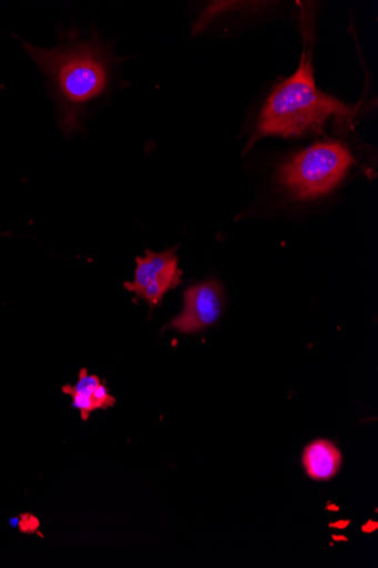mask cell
Wrapping results in <instances>:
<instances>
[{
	"instance_id": "cell-3",
	"label": "cell",
	"mask_w": 378,
	"mask_h": 568,
	"mask_svg": "<svg viewBox=\"0 0 378 568\" xmlns=\"http://www.w3.org/2000/svg\"><path fill=\"white\" fill-rule=\"evenodd\" d=\"M355 163L350 150L340 142L316 143L297 153L278 173L292 196L310 200L333 191Z\"/></svg>"
},
{
	"instance_id": "cell-8",
	"label": "cell",
	"mask_w": 378,
	"mask_h": 568,
	"mask_svg": "<svg viewBox=\"0 0 378 568\" xmlns=\"http://www.w3.org/2000/svg\"><path fill=\"white\" fill-rule=\"evenodd\" d=\"M22 532H34L38 529L39 523L31 515H22L19 523Z\"/></svg>"
},
{
	"instance_id": "cell-4",
	"label": "cell",
	"mask_w": 378,
	"mask_h": 568,
	"mask_svg": "<svg viewBox=\"0 0 378 568\" xmlns=\"http://www.w3.org/2000/svg\"><path fill=\"white\" fill-rule=\"evenodd\" d=\"M183 284L177 247L162 252L145 250L144 256L136 257L135 278L124 287L145 301L151 312L161 305L165 295Z\"/></svg>"
},
{
	"instance_id": "cell-1",
	"label": "cell",
	"mask_w": 378,
	"mask_h": 568,
	"mask_svg": "<svg viewBox=\"0 0 378 568\" xmlns=\"http://www.w3.org/2000/svg\"><path fill=\"white\" fill-rule=\"evenodd\" d=\"M65 36V40L55 48L23 44L55 92L61 130L65 135H72L83 131L84 116L91 103L110 89L115 58L110 45L103 44L96 32L84 36L70 30Z\"/></svg>"
},
{
	"instance_id": "cell-6",
	"label": "cell",
	"mask_w": 378,
	"mask_h": 568,
	"mask_svg": "<svg viewBox=\"0 0 378 568\" xmlns=\"http://www.w3.org/2000/svg\"><path fill=\"white\" fill-rule=\"evenodd\" d=\"M62 390L72 397V406L80 410L83 422H88L93 412L108 409L116 404V398L108 389L105 382L90 375L88 369L80 371L76 385H65Z\"/></svg>"
},
{
	"instance_id": "cell-7",
	"label": "cell",
	"mask_w": 378,
	"mask_h": 568,
	"mask_svg": "<svg viewBox=\"0 0 378 568\" xmlns=\"http://www.w3.org/2000/svg\"><path fill=\"white\" fill-rule=\"evenodd\" d=\"M340 449L328 439H316L306 446L302 462L307 476L315 481L334 479L343 467Z\"/></svg>"
},
{
	"instance_id": "cell-9",
	"label": "cell",
	"mask_w": 378,
	"mask_h": 568,
	"mask_svg": "<svg viewBox=\"0 0 378 568\" xmlns=\"http://www.w3.org/2000/svg\"><path fill=\"white\" fill-rule=\"evenodd\" d=\"M19 523H20V521H19L18 519H12V521H11V524H12V526H13V527L19 526Z\"/></svg>"
},
{
	"instance_id": "cell-2",
	"label": "cell",
	"mask_w": 378,
	"mask_h": 568,
	"mask_svg": "<svg viewBox=\"0 0 378 568\" xmlns=\"http://www.w3.org/2000/svg\"><path fill=\"white\" fill-rule=\"evenodd\" d=\"M354 114V109L317 89L310 55L304 50L296 73L267 98L247 150L268 135L295 138L320 133L333 118L345 125Z\"/></svg>"
},
{
	"instance_id": "cell-5",
	"label": "cell",
	"mask_w": 378,
	"mask_h": 568,
	"mask_svg": "<svg viewBox=\"0 0 378 568\" xmlns=\"http://www.w3.org/2000/svg\"><path fill=\"white\" fill-rule=\"evenodd\" d=\"M225 295L222 284L210 278L184 292V307L166 328L192 335L217 323L223 315Z\"/></svg>"
}]
</instances>
